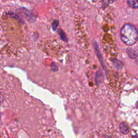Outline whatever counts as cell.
I'll list each match as a JSON object with an SVG mask.
<instances>
[{
	"label": "cell",
	"mask_w": 138,
	"mask_h": 138,
	"mask_svg": "<svg viewBox=\"0 0 138 138\" xmlns=\"http://www.w3.org/2000/svg\"><path fill=\"white\" fill-rule=\"evenodd\" d=\"M137 30L133 25L126 24L122 27L120 30L121 39L127 45L135 44L137 40Z\"/></svg>",
	"instance_id": "obj_1"
},
{
	"label": "cell",
	"mask_w": 138,
	"mask_h": 138,
	"mask_svg": "<svg viewBox=\"0 0 138 138\" xmlns=\"http://www.w3.org/2000/svg\"><path fill=\"white\" fill-rule=\"evenodd\" d=\"M119 130L121 133L124 134H127L129 133V127L124 122H122L120 124Z\"/></svg>",
	"instance_id": "obj_2"
},
{
	"label": "cell",
	"mask_w": 138,
	"mask_h": 138,
	"mask_svg": "<svg viewBox=\"0 0 138 138\" xmlns=\"http://www.w3.org/2000/svg\"><path fill=\"white\" fill-rule=\"evenodd\" d=\"M94 49L96 51V54H97V56H98L100 62H101V64H102V65H103V68L104 67L105 68V65H104V63L103 62V57H102V56H101V52L100 51V50L98 48V44H97V43H94Z\"/></svg>",
	"instance_id": "obj_3"
},
{
	"label": "cell",
	"mask_w": 138,
	"mask_h": 138,
	"mask_svg": "<svg viewBox=\"0 0 138 138\" xmlns=\"http://www.w3.org/2000/svg\"><path fill=\"white\" fill-rule=\"evenodd\" d=\"M126 51L130 58L132 59H135L137 57V52L134 49L132 48H128Z\"/></svg>",
	"instance_id": "obj_4"
},
{
	"label": "cell",
	"mask_w": 138,
	"mask_h": 138,
	"mask_svg": "<svg viewBox=\"0 0 138 138\" xmlns=\"http://www.w3.org/2000/svg\"><path fill=\"white\" fill-rule=\"evenodd\" d=\"M127 4L129 6L134 9H136L138 7V3L136 1H128Z\"/></svg>",
	"instance_id": "obj_5"
},
{
	"label": "cell",
	"mask_w": 138,
	"mask_h": 138,
	"mask_svg": "<svg viewBox=\"0 0 138 138\" xmlns=\"http://www.w3.org/2000/svg\"><path fill=\"white\" fill-rule=\"evenodd\" d=\"M58 33H59V34L60 35V37H61V38H62V39H63L64 41H65V42L67 41V39H66L67 38H66L65 34L63 31V30H59Z\"/></svg>",
	"instance_id": "obj_6"
},
{
	"label": "cell",
	"mask_w": 138,
	"mask_h": 138,
	"mask_svg": "<svg viewBox=\"0 0 138 138\" xmlns=\"http://www.w3.org/2000/svg\"><path fill=\"white\" fill-rule=\"evenodd\" d=\"M132 138H133V136H132ZM135 138H137V136H136V137H135Z\"/></svg>",
	"instance_id": "obj_7"
}]
</instances>
